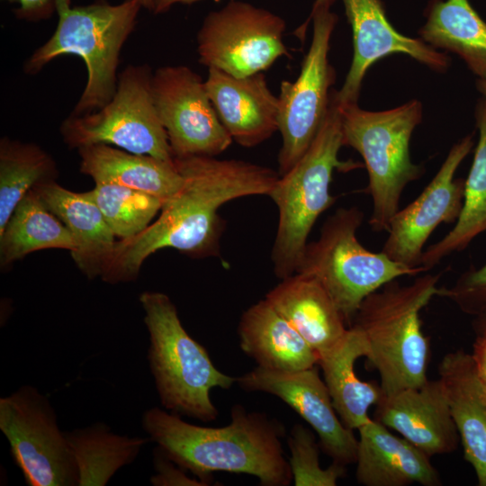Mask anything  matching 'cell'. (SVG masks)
I'll use <instances>...</instances> for the list:
<instances>
[{"instance_id": "6da1fadb", "label": "cell", "mask_w": 486, "mask_h": 486, "mask_svg": "<svg viewBox=\"0 0 486 486\" xmlns=\"http://www.w3.org/2000/svg\"><path fill=\"white\" fill-rule=\"evenodd\" d=\"M184 182L155 221L138 235L116 241L102 275L104 282L133 281L144 261L165 248L191 257L219 256L223 220L219 209L248 195H268L280 175L271 168L238 159L194 156L174 158Z\"/></svg>"}, {"instance_id": "7a4b0ae2", "label": "cell", "mask_w": 486, "mask_h": 486, "mask_svg": "<svg viewBox=\"0 0 486 486\" xmlns=\"http://www.w3.org/2000/svg\"><path fill=\"white\" fill-rule=\"evenodd\" d=\"M141 427L172 461L209 485L212 472L253 475L263 486L292 482L284 455L282 423L240 404L231 409V421L220 428L191 424L158 407L147 410Z\"/></svg>"}, {"instance_id": "3957f363", "label": "cell", "mask_w": 486, "mask_h": 486, "mask_svg": "<svg viewBox=\"0 0 486 486\" xmlns=\"http://www.w3.org/2000/svg\"><path fill=\"white\" fill-rule=\"evenodd\" d=\"M55 6L58 16L56 30L26 59L23 70L36 75L59 56L80 57L87 79L70 114L97 111L115 94L121 51L135 29L142 6L139 0L118 4L98 0L81 6H72L71 0H55Z\"/></svg>"}, {"instance_id": "277c9868", "label": "cell", "mask_w": 486, "mask_h": 486, "mask_svg": "<svg viewBox=\"0 0 486 486\" xmlns=\"http://www.w3.org/2000/svg\"><path fill=\"white\" fill-rule=\"evenodd\" d=\"M439 280L440 274L430 273L405 285L393 280L365 297L354 317L351 326L367 342L366 358L379 374L383 394L428 380L429 343L419 314L440 295Z\"/></svg>"}, {"instance_id": "5b68a950", "label": "cell", "mask_w": 486, "mask_h": 486, "mask_svg": "<svg viewBox=\"0 0 486 486\" xmlns=\"http://www.w3.org/2000/svg\"><path fill=\"white\" fill-rule=\"evenodd\" d=\"M139 299L149 336L148 363L162 407L202 422L215 420L211 390H229L237 377L214 365L206 348L184 328L168 295L147 291Z\"/></svg>"}, {"instance_id": "8992f818", "label": "cell", "mask_w": 486, "mask_h": 486, "mask_svg": "<svg viewBox=\"0 0 486 486\" xmlns=\"http://www.w3.org/2000/svg\"><path fill=\"white\" fill-rule=\"evenodd\" d=\"M343 146L341 110L337 90L332 89L326 118L313 142L301 159L279 176L268 194L279 213L271 257L274 274L281 280L295 274L313 225L336 202L330 194L334 170L359 166L353 161L339 160Z\"/></svg>"}, {"instance_id": "52a82bcc", "label": "cell", "mask_w": 486, "mask_h": 486, "mask_svg": "<svg viewBox=\"0 0 486 486\" xmlns=\"http://www.w3.org/2000/svg\"><path fill=\"white\" fill-rule=\"evenodd\" d=\"M339 106L343 145L356 149L367 169L373 202L369 225L374 231H387L405 187L425 172L410 152L412 132L422 121V104L413 99L379 112L364 110L357 103Z\"/></svg>"}, {"instance_id": "ba28073f", "label": "cell", "mask_w": 486, "mask_h": 486, "mask_svg": "<svg viewBox=\"0 0 486 486\" xmlns=\"http://www.w3.org/2000/svg\"><path fill=\"white\" fill-rule=\"evenodd\" d=\"M363 219L358 207L338 209L323 224L319 238L307 244L295 272L323 285L348 327L369 294L399 277L425 272L422 266L410 267L365 248L356 237Z\"/></svg>"}, {"instance_id": "9c48e42d", "label": "cell", "mask_w": 486, "mask_h": 486, "mask_svg": "<svg viewBox=\"0 0 486 486\" xmlns=\"http://www.w3.org/2000/svg\"><path fill=\"white\" fill-rule=\"evenodd\" d=\"M152 70L147 64L129 65L118 76L115 94L101 109L69 114L59 130L65 144L80 148L107 144L126 151L173 161L166 132L151 94Z\"/></svg>"}, {"instance_id": "30bf717a", "label": "cell", "mask_w": 486, "mask_h": 486, "mask_svg": "<svg viewBox=\"0 0 486 486\" xmlns=\"http://www.w3.org/2000/svg\"><path fill=\"white\" fill-rule=\"evenodd\" d=\"M0 430L29 486H78V469L49 397L22 385L0 398Z\"/></svg>"}, {"instance_id": "8fae6325", "label": "cell", "mask_w": 486, "mask_h": 486, "mask_svg": "<svg viewBox=\"0 0 486 486\" xmlns=\"http://www.w3.org/2000/svg\"><path fill=\"white\" fill-rule=\"evenodd\" d=\"M310 19L313 22L312 39L300 74L293 82L284 80L278 95V130L283 140L277 158L280 176L301 159L316 138L336 79L328 51L338 16L329 7L313 5Z\"/></svg>"}, {"instance_id": "7c38bea8", "label": "cell", "mask_w": 486, "mask_h": 486, "mask_svg": "<svg viewBox=\"0 0 486 486\" xmlns=\"http://www.w3.org/2000/svg\"><path fill=\"white\" fill-rule=\"evenodd\" d=\"M285 21L249 3L230 0L210 12L197 32L199 63L243 77L268 69L289 56Z\"/></svg>"}, {"instance_id": "4fadbf2b", "label": "cell", "mask_w": 486, "mask_h": 486, "mask_svg": "<svg viewBox=\"0 0 486 486\" xmlns=\"http://www.w3.org/2000/svg\"><path fill=\"white\" fill-rule=\"evenodd\" d=\"M153 103L174 158L215 157L233 140L222 125L205 82L186 66H165L151 78Z\"/></svg>"}, {"instance_id": "5bb4252c", "label": "cell", "mask_w": 486, "mask_h": 486, "mask_svg": "<svg viewBox=\"0 0 486 486\" xmlns=\"http://www.w3.org/2000/svg\"><path fill=\"white\" fill-rule=\"evenodd\" d=\"M472 146V135L457 141L421 194L393 215L381 250L389 258L410 267L420 266L424 245L433 231L442 223H455L465 179L454 176Z\"/></svg>"}, {"instance_id": "9a60e30c", "label": "cell", "mask_w": 486, "mask_h": 486, "mask_svg": "<svg viewBox=\"0 0 486 486\" xmlns=\"http://www.w3.org/2000/svg\"><path fill=\"white\" fill-rule=\"evenodd\" d=\"M245 391L272 394L296 411L318 435L323 452L332 462L355 464L357 438L339 418L318 365L300 371H274L256 366L237 377Z\"/></svg>"}, {"instance_id": "2e32d148", "label": "cell", "mask_w": 486, "mask_h": 486, "mask_svg": "<svg viewBox=\"0 0 486 486\" xmlns=\"http://www.w3.org/2000/svg\"><path fill=\"white\" fill-rule=\"evenodd\" d=\"M352 29L354 53L341 88L337 91L340 105L356 104L363 79L369 68L392 54H404L428 68L445 72L450 64L447 55L421 39L400 33L390 23L381 0H342Z\"/></svg>"}, {"instance_id": "e0dca14e", "label": "cell", "mask_w": 486, "mask_h": 486, "mask_svg": "<svg viewBox=\"0 0 486 486\" xmlns=\"http://www.w3.org/2000/svg\"><path fill=\"white\" fill-rule=\"evenodd\" d=\"M376 421L401 435L430 457L454 452L460 441L440 379L382 393Z\"/></svg>"}, {"instance_id": "ac0fdd59", "label": "cell", "mask_w": 486, "mask_h": 486, "mask_svg": "<svg viewBox=\"0 0 486 486\" xmlns=\"http://www.w3.org/2000/svg\"><path fill=\"white\" fill-rule=\"evenodd\" d=\"M205 86L222 125L234 141L252 148L278 130L279 98L263 72L237 77L208 68Z\"/></svg>"}, {"instance_id": "d6986e66", "label": "cell", "mask_w": 486, "mask_h": 486, "mask_svg": "<svg viewBox=\"0 0 486 486\" xmlns=\"http://www.w3.org/2000/svg\"><path fill=\"white\" fill-rule=\"evenodd\" d=\"M356 478L364 486L441 484L430 456L404 437L370 418L358 429Z\"/></svg>"}, {"instance_id": "ffe728a7", "label": "cell", "mask_w": 486, "mask_h": 486, "mask_svg": "<svg viewBox=\"0 0 486 486\" xmlns=\"http://www.w3.org/2000/svg\"><path fill=\"white\" fill-rule=\"evenodd\" d=\"M265 299L319 357L338 346L349 328L328 292L311 275L295 273L282 279Z\"/></svg>"}, {"instance_id": "44dd1931", "label": "cell", "mask_w": 486, "mask_h": 486, "mask_svg": "<svg viewBox=\"0 0 486 486\" xmlns=\"http://www.w3.org/2000/svg\"><path fill=\"white\" fill-rule=\"evenodd\" d=\"M452 418L478 484L486 486V391L470 353H447L438 367Z\"/></svg>"}, {"instance_id": "7402d4cb", "label": "cell", "mask_w": 486, "mask_h": 486, "mask_svg": "<svg viewBox=\"0 0 486 486\" xmlns=\"http://www.w3.org/2000/svg\"><path fill=\"white\" fill-rule=\"evenodd\" d=\"M47 208L69 230L76 249L70 253L88 278L102 276L112 255L115 235L87 192L76 193L55 180L33 188Z\"/></svg>"}, {"instance_id": "603a6c76", "label": "cell", "mask_w": 486, "mask_h": 486, "mask_svg": "<svg viewBox=\"0 0 486 486\" xmlns=\"http://www.w3.org/2000/svg\"><path fill=\"white\" fill-rule=\"evenodd\" d=\"M238 333L241 350L259 367L300 371L318 365V354L266 299L243 312Z\"/></svg>"}, {"instance_id": "cb8c5ba5", "label": "cell", "mask_w": 486, "mask_h": 486, "mask_svg": "<svg viewBox=\"0 0 486 486\" xmlns=\"http://www.w3.org/2000/svg\"><path fill=\"white\" fill-rule=\"evenodd\" d=\"M81 173L94 183L123 185L153 194L164 202L183 185L184 179L173 161L135 154L107 144L77 149Z\"/></svg>"}, {"instance_id": "d4e9b609", "label": "cell", "mask_w": 486, "mask_h": 486, "mask_svg": "<svg viewBox=\"0 0 486 486\" xmlns=\"http://www.w3.org/2000/svg\"><path fill=\"white\" fill-rule=\"evenodd\" d=\"M367 354L364 335L350 326L340 344L319 357L318 365L322 370L333 406L343 424L352 430L371 418L369 409L382 395L380 385L362 381L355 371L356 360L366 357Z\"/></svg>"}, {"instance_id": "484cf974", "label": "cell", "mask_w": 486, "mask_h": 486, "mask_svg": "<svg viewBox=\"0 0 486 486\" xmlns=\"http://www.w3.org/2000/svg\"><path fill=\"white\" fill-rule=\"evenodd\" d=\"M421 40L457 55L477 76L486 79V22L469 0H432Z\"/></svg>"}, {"instance_id": "4316f807", "label": "cell", "mask_w": 486, "mask_h": 486, "mask_svg": "<svg viewBox=\"0 0 486 486\" xmlns=\"http://www.w3.org/2000/svg\"><path fill=\"white\" fill-rule=\"evenodd\" d=\"M479 131L474 157L464 181V202L454 228L440 240L427 248L420 266L425 272L434 268L447 256L462 251L479 234L486 231V99L475 108Z\"/></svg>"}, {"instance_id": "83f0119b", "label": "cell", "mask_w": 486, "mask_h": 486, "mask_svg": "<svg viewBox=\"0 0 486 486\" xmlns=\"http://www.w3.org/2000/svg\"><path fill=\"white\" fill-rule=\"evenodd\" d=\"M75 457L78 486H105L122 467L135 461L148 437L114 433L104 422L65 431Z\"/></svg>"}, {"instance_id": "f1b7e54d", "label": "cell", "mask_w": 486, "mask_h": 486, "mask_svg": "<svg viewBox=\"0 0 486 486\" xmlns=\"http://www.w3.org/2000/svg\"><path fill=\"white\" fill-rule=\"evenodd\" d=\"M72 253L76 242L66 225L45 205L34 189L18 203L0 232V265L5 267L30 253L49 249Z\"/></svg>"}, {"instance_id": "f546056e", "label": "cell", "mask_w": 486, "mask_h": 486, "mask_svg": "<svg viewBox=\"0 0 486 486\" xmlns=\"http://www.w3.org/2000/svg\"><path fill=\"white\" fill-rule=\"evenodd\" d=\"M53 158L32 142L4 137L0 140V232L14 209L36 185L55 180Z\"/></svg>"}, {"instance_id": "4dcf8cb0", "label": "cell", "mask_w": 486, "mask_h": 486, "mask_svg": "<svg viewBox=\"0 0 486 486\" xmlns=\"http://www.w3.org/2000/svg\"><path fill=\"white\" fill-rule=\"evenodd\" d=\"M87 193L120 239L132 238L147 229L164 203L153 194L110 183H94Z\"/></svg>"}, {"instance_id": "1f68e13d", "label": "cell", "mask_w": 486, "mask_h": 486, "mask_svg": "<svg viewBox=\"0 0 486 486\" xmlns=\"http://www.w3.org/2000/svg\"><path fill=\"white\" fill-rule=\"evenodd\" d=\"M291 453L289 464L295 486H336L346 475V466L334 463L322 468L320 464V443L302 424H295L288 437Z\"/></svg>"}, {"instance_id": "d6a6232c", "label": "cell", "mask_w": 486, "mask_h": 486, "mask_svg": "<svg viewBox=\"0 0 486 486\" xmlns=\"http://www.w3.org/2000/svg\"><path fill=\"white\" fill-rule=\"evenodd\" d=\"M454 302L460 310L478 315L486 310V264L464 273L450 287H441L440 295Z\"/></svg>"}, {"instance_id": "836d02e7", "label": "cell", "mask_w": 486, "mask_h": 486, "mask_svg": "<svg viewBox=\"0 0 486 486\" xmlns=\"http://www.w3.org/2000/svg\"><path fill=\"white\" fill-rule=\"evenodd\" d=\"M155 474L150 477L154 486H205L197 477H189L186 470L172 461L157 446L153 450Z\"/></svg>"}, {"instance_id": "e575fe53", "label": "cell", "mask_w": 486, "mask_h": 486, "mask_svg": "<svg viewBox=\"0 0 486 486\" xmlns=\"http://www.w3.org/2000/svg\"><path fill=\"white\" fill-rule=\"evenodd\" d=\"M16 1L20 6L14 10L18 19L31 22L49 19L56 11L55 0H8Z\"/></svg>"}, {"instance_id": "d590c367", "label": "cell", "mask_w": 486, "mask_h": 486, "mask_svg": "<svg viewBox=\"0 0 486 486\" xmlns=\"http://www.w3.org/2000/svg\"><path fill=\"white\" fill-rule=\"evenodd\" d=\"M475 333L476 338L470 354L478 376L486 382V328L475 330Z\"/></svg>"}, {"instance_id": "8d00e7d4", "label": "cell", "mask_w": 486, "mask_h": 486, "mask_svg": "<svg viewBox=\"0 0 486 486\" xmlns=\"http://www.w3.org/2000/svg\"><path fill=\"white\" fill-rule=\"evenodd\" d=\"M200 0H156L154 14H162L166 12L175 4H190ZM335 0H315L313 5L331 7Z\"/></svg>"}, {"instance_id": "74e56055", "label": "cell", "mask_w": 486, "mask_h": 486, "mask_svg": "<svg viewBox=\"0 0 486 486\" xmlns=\"http://www.w3.org/2000/svg\"><path fill=\"white\" fill-rule=\"evenodd\" d=\"M474 330L486 328V310L475 316Z\"/></svg>"}, {"instance_id": "f35d334b", "label": "cell", "mask_w": 486, "mask_h": 486, "mask_svg": "<svg viewBox=\"0 0 486 486\" xmlns=\"http://www.w3.org/2000/svg\"><path fill=\"white\" fill-rule=\"evenodd\" d=\"M476 87L481 93L482 98L486 99V79H477Z\"/></svg>"}, {"instance_id": "ab89813d", "label": "cell", "mask_w": 486, "mask_h": 486, "mask_svg": "<svg viewBox=\"0 0 486 486\" xmlns=\"http://www.w3.org/2000/svg\"><path fill=\"white\" fill-rule=\"evenodd\" d=\"M141 6L148 11H154L156 0H139Z\"/></svg>"}, {"instance_id": "60d3db41", "label": "cell", "mask_w": 486, "mask_h": 486, "mask_svg": "<svg viewBox=\"0 0 486 486\" xmlns=\"http://www.w3.org/2000/svg\"><path fill=\"white\" fill-rule=\"evenodd\" d=\"M483 384H484V387H485V391H486V382H483Z\"/></svg>"}]
</instances>
